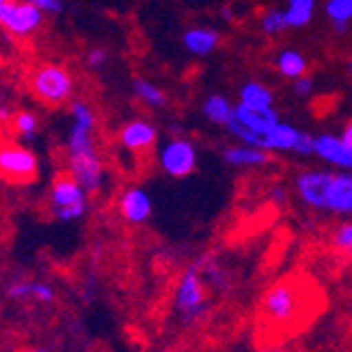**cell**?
<instances>
[{"mask_svg": "<svg viewBox=\"0 0 352 352\" xmlns=\"http://www.w3.org/2000/svg\"><path fill=\"white\" fill-rule=\"evenodd\" d=\"M0 3H11V0H0Z\"/></svg>", "mask_w": 352, "mask_h": 352, "instance_id": "37", "label": "cell"}, {"mask_svg": "<svg viewBox=\"0 0 352 352\" xmlns=\"http://www.w3.org/2000/svg\"><path fill=\"white\" fill-rule=\"evenodd\" d=\"M32 300L49 304L55 300V289L49 283H41V280H32Z\"/></svg>", "mask_w": 352, "mask_h": 352, "instance_id": "27", "label": "cell"}, {"mask_svg": "<svg viewBox=\"0 0 352 352\" xmlns=\"http://www.w3.org/2000/svg\"><path fill=\"white\" fill-rule=\"evenodd\" d=\"M82 184L68 171L55 177L51 188V211L59 221L78 219L87 209V195Z\"/></svg>", "mask_w": 352, "mask_h": 352, "instance_id": "3", "label": "cell"}, {"mask_svg": "<svg viewBox=\"0 0 352 352\" xmlns=\"http://www.w3.org/2000/svg\"><path fill=\"white\" fill-rule=\"evenodd\" d=\"M306 306H308V296L304 287L292 278H285L274 283L264 294L260 302V312L270 325L283 327L298 321V316Z\"/></svg>", "mask_w": 352, "mask_h": 352, "instance_id": "1", "label": "cell"}, {"mask_svg": "<svg viewBox=\"0 0 352 352\" xmlns=\"http://www.w3.org/2000/svg\"><path fill=\"white\" fill-rule=\"evenodd\" d=\"M316 154L323 158V161L342 167V169H352V150L346 146L342 138L336 135H318L316 138Z\"/></svg>", "mask_w": 352, "mask_h": 352, "instance_id": "11", "label": "cell"}, {"mask_svg": "<svg viewBox=\"0 0 352 352\" xmlns=\"http://www.w3.org/2000/svg\"><path fill=\"white\" fill-rule=\"evenodd\" d=\"M219 36L209 28H192L184 34V45L190 53L195 55H207L217 47Z\"/></svg>", "mask_w": 352, "mask_h": 352, "instance_id": "17", "label": "cell"}, {"mask_svg": "<svg viewBox=\"0 0 352 352\" xmlns=\"http://www.w3.org/2000/svg\"><path fill=\"white\" fill-rule=\"evenodd\" d=\"M314 0H287L285 19L289 28H302L312 19Z\"/></svg>", "mask_w": 352, "mask_h": 352, "instance_id": "19", "label": "cell"}, {"mask_svg": "<svg viewBox=\"0 0 352 352\" xmlns=\"http://www.w3.org/2000/svg\"><path fill=\"white\" fill-rule=\"evenodd\" d=\"M296 152L298 154H312L316 152V138L310 133H300L298 144H296Z\"/></svg>", "mask_w": 352, "mask_h": 352, "instance_id": "28", "label": "cell"}, {"mask_svg": "<svg viewBox=\"0 0 352 352\" xmlns=\"http://www.w3.org/2000/svg\"><path fill=\"white\" fill-rule=\"evenodd\" d=\"M327 15L331 21H350L352 19V0H327Z\"/></svg>", "mask_w": 352, "mask_h": 352, "instance_id": "25", "label": "cell"}, {"mask_svg": "<svg viewBox=\"0 0 352 352\" xmlns=\"http://www.w3.org/2000/svg\"><path fill=\"white\" fill-rule=\"evenodd\" d=\"M207 283L201 274L199 264L197 266H190L179 283H177V289H175V310L179 314V318L184 323H195L201 321L207 312Z\"/></svg>", "mask_w": 352, "mask_h": 352, "instance_id": "2", "label": "cell"}, {"mask_svg": "<svg viewBox=\"0 0 352 352\" xmlns=\"http://www.w3.org/2000/svg\"><path fill=\"white\" fill-rule=\"evenodd\" d=\"M161 167L173 177H186L197 167L195 146L186 140H171L161 150Z\"/></svg>", "mask_w": 352, "mask_h": 352, "instance_id": "7", "label": "cell"}, {"mask_svg": "<svg viewBox=\"0 0 352 352\" xmlns=\"http://www.w3.org/2000/svg\"><path fill=\"white\" fill-rule=\"evenodd\" d=\"M19 352H49V350H43V348H23Z\"/></svg>", "mask_w": 352, "mask_h": 352, "instance_id": "35", "label": "cell"}, {"mask_svg": "<svg viewBox=\"0 0 352 352\" xmlns=\"http://www.w3.org/2000/svg\"><path fill=\"white\" fill-rule=\"evenodd\" d=\"M342 140L346 142V146L352 150V120L344 126V131H342Z\"/></svg>", "mask_w": 352, "mask_h": 352, "instance_id": "32", "label": "cell"}, {"mask_svg": "<svg viewBox=\"0 0 352 352\" xmlns=\"http://www.w3.org/2000/svg\"><path fill=\"white\" fill-rule=\"evenodd\" d=\"M11 120H13V131L23 138H32L38 126V120L32 112H17Z\"/></svg>", "mask_w": 352, "mask_h": 352, "instance_id": "23", "label": "cell"}, {"mask_svg": "<svg viewBox=\"0 0 352 352\" xmlns=\"http://www.w3.org/2000/svg\"><path fill=\"white\" fill-rule=\"evenodd\" d=\"M285 28H289V25H287L283 11H268L262 19V30L266 34H278V32H283Z\"/></svg>", "mask_w": 352, "mask_h": 352, "instance_id": "26", "label": "cell"}, {"mask_svg": "<svg viewBox=\"0 0 352 352\" xmlns=\"http://www.w3.org/2000/svg\"><path fill=\"white\" fill-rule=\"evenodd\" d=\"M133 91H135V95H138V98H140L144 104L154 106V108H161V106H165V102H167L165 93H163L161 89H158L156 85H152V82H148V80H142V78H138V80L133 82Z\"/></svg>", "mask_w": 352, "mask_h": 352, "instance_id": "22", "label": "cell"}, {"mask_svg": "<svg viewBox=\"0 0 352 352\" xmlns=\"http://www.w3.org/2000/svg\"><path fill=\"white\" fill-rule=\"evenodd\" d=\"M118 207H120L122 217L126 221H131V223H142L152 213V201H150V197L146 195V192L140 190V188L126 190L124 195L120 197Z\"/></svg>", "mask_w": 352, "mask_h": 352, "instance_id": "12", "label": "cell"}, {"mask_svg": "<svg viewBox=\"0 0 352 352\" xmlns=\"http://www.w3.org/2000/svg\"><path fill=\"white\" fill-rule=\"evenodd\" d=\"M0 23L13 36H30L43 23V9L28 3H0Z\"/></svg>", "mask_w": 352, "mask_h": 352, "instance_id": "5", "label": "cell"}, {"mask_svg": "<svg viewBox=\"0 0 352 352\" xmlns=\"http://www.w3.org/2000/svg\"><path fill=\"white\" fill-rule=\"evenodd\" d=\"M300 131L292 124L276 122L268 133H264V150H296Z\"/></svg>", "mask_w": 352, "mask_h": 352, "instance_id": "16", "label": "cell"}, {"mask_svg": "<svg viewBox=\"0 0 352 352\" xmlns=\"http://www.w3.org/2000/svg\"><path fill=\"white\" fill-rule=\"evenodd\" d=\"M333 173L325 171H308L298 177V192L300 197L314 209H327V195L331 186Z\"/></svg>", "mask_w": 352, "mask_h": 352, "instance_id": "9", "label": "cell"}, {"mask_svg": "<svg viewBox=\"0 0 352 352\" xmlns=\"http://www.w3.org/2000/svg\"><path fill=\"white\" fill-rule=\"evenodd\" d=\"M0 169L3 177L11 184H30L36 177L38 161L30 150L17 144H5L0 150Z\"/></svg>", "mask_w": 352, "mask_h": 352, "instance_id": "6", "label": "cell"}, {"mask_svg": "<svg viewBox=\"0 0 352 352\" xmlns=\"http://www.w3.org/2000/svg\"><path fill=\"white\" fill-rule=\"evenodd\" d=\"M72 76L66 68L61 66H53V63H47V66H41L38 70H34L30 78V89L36 98L45 104L57 106L63 104L72 93Z\"/></svg>", "mask_w": 352, "mask_h": 352, "instance_id": "4", "label": "cell"}, {"mask_svg": "<svg viewBox=\"0 0 352 352\" xmlns=\"http://www.w3.org/2000/svg\"><path fill=\"white\" fill-rule=\"evenodd\" d=\"M348 72H350V76H352V57H350V61H348Z\"/></svg>", "mask_w": 352, "mask_h": 352, "instance_id": "36", "label": "cell"}, {"mask_svg": "<svg viewBox=\"0 0 352 352\" xmlns=\"http://www.w3.org/2000/svg\"><path fill=\"white\" fill-rule=\"evenodd\" d=\"M106 59H108V53H106L104 49H93V51L89 53V57H87V61H89V66H91V68H102L104 63H106Z\"/></svg>", "mask_w": 352, "mask_h": 352, "instance_id": "29", "label": "cell"}, {"mask_svg": "<svg viewBox=\"0 0 352 352\" xmlns=\"http://www.w3.org/2000/svg\"><path fill=\"white\" fill-rule=\"evenodd\" d=\"M203 112L215 124H228V120L234 114V108L230 106V102L223 98V95H211V98H207L203 104Z\"/></svg>", "mask_w": 352, "mask_h": 352, "instance_id": "18", "label": "cell"}, {"mask_svg": "<svg viewBox=\"0 0 352 352\" xmlns=\"http://www.w3.org/2000/svg\"><path fill=\"white\" fill-rule=\"evenodd\" d=\"M234 116L243 124H247L249 129L258 131V133H268L278 122V114L274 112V108H255V106H247L243 102L234 108Z\"/></svg>", "mask_w": 352, "mask_h": 352, "instance_id": "14", "label": "cell"}, {"mask_svg": "<svg viewBox=\"0 0 352 352\" xmlns=\"http://www.w3.org/2000/svg\"><path fill=\"white\" fill-rule=\"evenodd\" d=\"M272 197H274V201H278V203H280V201H285V192L274 190V195H272Z\"/></svg>", "mask_w": 352, "mask_h": 352, "instance_id": "34", "label": "cell"}, {"mask_svg": "<svg viewBox=\"0 0 352 352\" xmlns=\"http://www.w3.org/2000/svg\"><path fill=\"white\" fill-rule=\"evenodd\" d=\"M223 158H226V163L236 165V167H260V165H266L270 161L266 150L255 148V146H247V144L228 148L226 152H223Z\"/></svg>", "mask_w": 352, "mask_h": 352, "instance_id": "15", "label": "cell"}, {"mask_svg": "<svg viewBox=\"0 0 352 352\" xmlns=\"http://www.w3.org/2000/svg\"><path fill=\"white\" fill-rule=\"evenodd\" d=\"M156 142V129L146 120H133L122 126L120 144L129 152H146Z\"/></svg>", "mask_w": 352, "mask_h": 352, "instance_id": "10", "label": "cell"}, {"mask_svg": "<svg viewBox=\"0 0 352 352\" xmlns=\"http://www.w3.org/2000/svg\"><path fill=\"white\" fill-rule=\"evenodd\" d=\"M327 209L352 215V173H333L327 195Z\"/></svg>", "mask_w": 352, "mask_h": 352, "instance_id": "13", "label": "cell"}, {"mask_svg": "<svg viewBox=\"0 0 352 352\" xmlns=\"http://www.w3.org/2000/svg\"><path fill=\"white\" fill-rule=\"evenodd\" d=\"M68 171L82 184L87 192H98L102 188L104 179V167L95 150L80 152V154H68Z\"/></svg>", "mask_w": 352, "mask_h": 352, "instance_id": "8", "label": "cell"}, {"mask_svg": "<svg viewBox=\"0 0 352 352\" xmlns=\"http://www.w3.org/2000/svg\"><path fill=\"white\" fill-rule=\"evenodd\" d=\"M276 68L287 78H300L306 72V59L298 51H283L276 59Z\"/></svg>", "mask_w": 352, "mask_h": 352, "instance_id": "21", "label": "cell"}, {"mask_svg": "<svg viewBox=\"0 0 352 352\" xmlns=\"http://www.w3.org/2000/svg\"><path fill=\"white\" fill-rule=\"evenodd\" d=\"M333 30L338 32V34H344V32L348 30V23L346 21H333Z\"/></svg>", "mask_w": 352, "mask_h": 352, "instance_id": "33", "label": "cell"}, {"mask_svg": "<svg viewBox=\"0 0 352 352\" xmlns=\"http://www.w3.org/2000/svg\"><path fill=\"white\" fill-rule=\"evenodd\" d=\"M333 247L342 253H348L352 255V221H346V223H340V226L333 230Z\"/></svg>", "mask_w": 352, "mask_h": 352, "instance_id": "24", "label": "cell"}, {"mask_svg": "<svg viewBox=\"0 0 352 352\" xmlns=\"http://www.w3.org/2000/svg\"><path fill=\"white\" fill-rule=\"evenodd\" d=\"M241 102L247 106H255V108H272L274 98L268 87L260 82H247L241 89Z\"/></svg>", "mask_w": 352, "mask_h": 352, "instance_id": "20", "label": "cell"}, {"mask_svg": "<svg viewBox=\"0 0 352 352\" xmlns=\"http://www.w3.org/2000/svg\"><path fill=\"white\" fill-rule=\"evenodd\" d=\"M28 3L36 5L38 9H43L47 13H57L61 9V0H28Z\"/></svg>", "mask_w": 352, "mask_h": 352, "instance_id": "30", "label": "cell"}, {"mask_svg": "<svg viewBox=\"0 0 352 352\" xmlns=\"http://www.w3.org/2000/svg\"><path fill=\"white\" fill-rule=\"evenodd\" d=\"M294 91H296L298 95H308V93L312 91V78H310V76H300V78H296Z\"/></svg>", "mask_w": 352, "mask_h": 352, "instance_id": "31", "label": "cell"}]
</instances>
